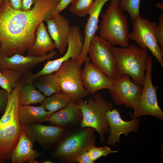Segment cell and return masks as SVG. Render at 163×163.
I'll list each match as a JSON object with an SVG mask.
<instances>
[{
    "mask_svg": "<svg viewBox=\"0 0 163 163\" xmlns=\"http://www.w3.org/2000/svg\"><path fill=\"white\" fill-rule=\"evenodd\" d=\"M152 57L149 56L142 92L133 114H130L132 119L149 115L163 120V112L158 105L156 96L158 87L154 86L152 81Z\"/></svg>",
    "mask_w": 163,
    "mask_h": 163,
    "instance_id": "8992f818",
    "label": "cell"
},
{
    "mask_svg": "<svg viewBox=\"0 0 163 163\" xmlns=\"http://www.w3.org/2000/svg\"><path fill=\"white\" fill-rule=\"evenodd\" d=\"M4 0H0V7L1 6V5H2Z\"/></svg>",
    "mask_w": 163,
    "mask_h": 163,
    "instance_id": "74e56055",
    "label": "cell"
},
{
    "mask_svg": "<svg viewBox=\"0 0 163 163\" xmlns=\"http://www.w3.org/2000/svg\"><path fill=\"white\" fill-rule=\"evenodd\" d=\"M118 2L122 11L128 12L132 20L140 15V0H118Z\"/></svg>",
    "mask_w": 163,
    "mask_h": 163,
    "instance_id": "83f0119b",
    "label": "cell"
},
{
    "mask_svg": "<svg viewBox=\"0 0 163 163\" xmlns=\"http://www.w3.org/2000/svg\"><path fill=\"white\" fill-rule=\"evenodd\" d=\"M46 97L36 88L32 83H26L20 90L18 97V104L19 105H27L41 104Z\"/></svg>",
    "mask_w": 163,
    "mask_h": 163,
    "instance_id": "cb8c5ba5",
    "label": "cell"
},
{
    "mask_svg": "<svg viewBox=\"0 0 163 163\" xmlns=\"http://www.w3.org/2000/svg\"><path fill=\"white\" fill-rule=\"evenodd\" d=\"M110 0H94L89 11V18L84 30L85 37L82 52L77 60L81 66L85 61L90 60L87 56L88 48L91 41L95 35L98 28L99 18L102 9L105 3Z\"/></svg>",
    "mask_w": 163,
    "mask_h": 163,
    "instance_id": "e0dca14e",
    "label": "cell"
},
{
    "mask_svg": "<svg viewBox=\"0 0 163 163\" xmlns=\"http://www.w3.org/2000/svg\"><path fill=\"white\" fill-rule=\"evenodd\" d=\"M155 35L158 43L163 50V13H161L159 17V23L155 30Z\"/></svg>",
    "mask_w": 163,
    "mask_h": 163,
    "instance_id": "f546056e",
    "label": "cell"
},
{
    "mask_svg": "<svg viewBox=\"0 0 163 163\" xmlns=\"http://www.w3.org/2000/svg\"><path fill=\"white\" fill-rule=\"evenodd\" d=\"M112 45L96 34L90 44L88 53L92 63L99 67L108 77L114 79L118 75L116 58Z\"/></svg>",
    "mask_w": 163,
    "mask_h": 163,
    "instance_id": "9c48e42d",
    "label": "cell"
},
{
    "mask_svg": "<svg viewBox=\"0 0 163 163\" xmlns=\"http://www.w3.org/2000/svg\"><path fill=\"white\" fill-rule=\"evenodd\" d=\"M36 0H22V5L21 10L23 11H28L31 8L32 5L34 4Z\"/></svg>",
    "mask_w": 163,
    "mask_h": 163,
    "instance_id": "836d02e7",
    "label": "cell"
},
{
    "mask_svg": "<svg viewBox=\"0 0 163 163\" xmlns=\"http://www.w3.org/2000/svg\"><path fill=\"white\" fill-rule=\"evenodd\" d=\"M35 35L34 42L27 51V55L43 57L47 55L48 52H51L56 48L43 22L37 27Z\"/></svg>",
    "mask_w": 163,
    "mask_h": 163,
    "instance_id": "44dd1931",
    "label": "cell"
},
{
    "mask_svg": "<svg viewBox=\"0 0 163 163\" xmlns=\"http://www.w3.org/2000/svg\"><path fill=\"white\" fill-rule=\"evenodd\" d=\"M94 0H72L69 9L72 14L80 17L88 14Z\"/></svg>",
    "mask_w": 163,
    "mask_h": 163,
    "instance_id": "4316f807",
    "label": "cell"
},
{
    "mask_svg": "<svg viewBox=\"0 0 163 163\" xmlns=\"http://www.w3.org/2000/svg\"><path fill=\"white\" fill-rule=\"evenodd\" d=\"M46 22L48 31L56 48L60 53L63 54L68 45V38L71 28L68 20L59 13Z\"/></svg>",
    "mask_w": 163,
    "mask_h": 163,
    "instance_id": "d6986e66",
    "label": "cell"
},
{
    "mask_svg": "<svg viewBox=\"0 0 163 163\" xmlns=\"http://www.w3.org/2000/svg\"></svg>",
    "mask_w": 163,
    "mask_h": 163,
    "instance_id": "ab89813d",
    "label": "cell"
},
{
    "mask_svg": "<svg viewBox=\"0 0 163 163\" xmlns=\"http://www.w3.org/2000/svg\"><path fill=\"white\" fill-rule=\"evenodd\" d=\"M156 6L160 8L163 9V4L160 3H157L156 5Z\"/></svg>",
    "mask_w": 163,
    "mask_h": 163,
    "instance_id": "d590c367",
    "label": "cell"
},
{
    "mask_svg": "<svg viewBox=\"0 0 163 163\" xmlns=\"http://www.w3.org/2000/svg\"><path fill=\"white\" fill-rule=\"evenodd\" d=\"M87 151L91 159L94 162L102 156L106 157L109 154L117 152L116 150H111L107 145L100 147L94 145L89 148Z\"/></svg>",
    "mask_w": 163,
    "mask_h": 163,
    "instance_id": "f1b7e54d",
    "label": "cell"
},
{
    "mask_svg": "<svg viewBox=\"0 0 163 163\" xmlns=\"http://www.w3.org/2000/svg\"><path fill=\"white\" fill-rule=\"evenodd\" d=\"M84 39L79 27L75 25L71 26L68 38V48L65 54L55 60H47L40 71L31 75V78L34 80L40 76L58 71L62 63L70 59L77 60L82 51Z\"/></svg>",
    "mask_w": 163,
    "mask_h": 163,
    "instance_id": "30bf717a",
    "label": "cell"
},
{
    "mask_svg": "<svg viewBox=\"0 0 163 163\" xmlns=\"http://www.w3.org/2000/svg\"><path fill=\"white\" fill-rule=\"evenodd\" d=\"M60 0H36L28 11L14 9L8 0L0 7V52L7 56L23 55L34 42L38 25L57 14Z\"/></svg>",
    "mask_w": 163,
    "mask_h": 163,
    "instance_id": "6da1fadb",
    "label": "cell"
},
{
    "mask_svg": "<svg viewBox=\"0 0 163 163\" xmlns=\"http://www.w3.org/2000/svg\"><path fill=\"white\" fill-rule=\"evenodd\" d=\"M57 53L53 50L46 56L39 57L19 54L7 56L0 52V69H12L25 75L31 72V69L38 64L52 59Z\"/></svg>",
    "mask_w": 163,
    "mask_h": 163,
    "instance_id": "2e32d148",
    "label": "cell"
},
{
    "mask_svg": "<svg viewBox=\"0 0 163 163\" xmlns=\"http://www.w3.org/2000/svg\"><path fill=\"white\" fill-rule=\"evenodd\" d=\"M34 143L22 130L18 142L11 154V162L39 163L36 159L42 154L34 149Z\"/></svg>",
    "mask_w": 163,
    "mask_h": 163,
    "instance_id": "ffe728a7",
    "label": "cell"
},
{
    "mask_svg": "<svg viewBox=\"0 0 163 163\" xmlns=\"http://www.w3.org/2000/svg\"><path fill=\"white\" fill-rule=\"evenodd\" d=\"M132 31L128 35L129 40L136 41L143 50L151 51L163 67V50L157 41L155 30L157 24L142 18L140 15L132 20Z\"/></svg>",
    "mask_w": 163,
    "mask_h": 163,
    "instance_id": "52a82bcc",
    "label": "cell"
},
{
    "mask_svg": "<svg viewBox=\"0 0 163 163\" xmlns=\"http://www.w3.org/2000/svg\"><path fill=\"white\" fill-rule=\"evenodd\" d=\"M11 7L14 9L18 10H21L22 0H8Z\"/></svg>",
    "mask_w": 163,
    "mask_h": 163,
    "instance_id": "e575fe53",
    "label": "cell"
},
{
    "mask_svg": "<svg viewBox=\"0 0 163 163\" xmlns=\"http://www.w3.org/2000/svg\"><path fill=\"white\" fill-rule=\"evenodd\" d=\"M77 101L82 114L80 126L94 128L99 135L101 142L104 143L105 134L109 131L106 112L112 109L113 103L104 98L100 93L93 95L87 101L82 99Z\"/></svg>",
    "mask_w": 163,
    "mask_h": 163,
    "instance_id": "5b68a950",
    "label": "cell"
},
{
    "mask_svg": "<svg viewBox=\"0 0 163 163\" xmlns=\"http://www.w3.org/2000/svg\"><path fill=\"white\" fill-rule=\"evenodd\" d=\"M1 70L0 86L10 94L24 74L21 72L12 69Z\"/></svg>",
    "mask_w": 163,
    "mask_h": 163,
    "instance_id": "484cf974",
    "label": "cell"
},
{
    "mask_svg": "<svg viewBox=\"0 0 163 163\" xmlns=\"http://www.w3.org/2000/svg\"><path fill=\"white\" fill-rule=\"evenodd\" d=\"M72 0H60V1L55 8V11L57 14H59L65 9L71 3Z\"/></svg>",
    "mask_w": 163,
    "mask_h": 163,
    "instance_id": "d6a6232c",
    "label": "cell"
},
{
    "mask_svg": "<svg viewBox=\"0 0 163 163\" xmlns=\"http://www.w3.org/2000/svg\"><path fill=\"white\" fill-rule=\"evenodd\" d=\"M118 0H110L109 6L102 15L100 36L113 46L125 47L129 45L127 17L120 9Z\"/></svg>",
    "mask_w": 163,
    "mask_h": 163,
    "instance_id": "3957f363",
    "label": "cell"
},
{
    "mask_svg": "<svg viewBox=\"0 0 163 163\" xmlns=\"http://www.w3.org/2000/svg\"><path fill=\"white\" fill-rule=\"evenodd\" d=\"M113 51L117 61L118 75H128L135 83L142 85L149 56L148 51L132 44L125 47L113 46Z\"/></svg>",
    "mask_w": 163,
    "mask_h": 163,
    "instance_id": "277c9868",
    "label": "cell"
},
{
    "mask_svg": "<svg viewBox=\"0 0 163 163\" xmlns=\"http://www.w3.org/2000/svg\"><path fill=\"white\" fill-rule=\"evenodd\" d=\"M22 129L34 142H37L45 151L54 146L65 129L57 126L42 123L23 125Z\"/></svg>",
    "mask_w": 163,
    "mask_h": 163,
    "instance_id": "7c38bea8",
    "label": "cell"
},
{
    "mask_svg": "<svg viewBox=\"0 0 163 163\" xmlns=\"http://www.w3.org/2000/svg\"><path fill=\"white\" fill-rule=\"evenodd\" d=\"M96 130L80 126L66 129L51 153L59 162L74 163L82 152L94 146Z\"/></svg>",
    "mask_w": 163,
    "mask_h": 163,
    "instance_id": "7a4b0ae2",
    "label": "cell"
},
{
    "mask_svg": "<svg viewBox=\"0 0 163 163\" xmlns=\"http://www.w3.org/2000/svg\"><path fill=\"white\" fill-rule=\"evenodd\" d=\"M76 162L79 163H93L94 162L91 159L87 150L80 154L77 158Z\"/></svg>",
    "mask_w": 163,
    "mask_h": 163,
    "instance_id": "1f68e13d",
    "label": "cell"
},
{
    "mask_svg": "<svg viewBox=\"0 0 163 163\" xmlns=\"http://www.w3.org/2000/svg\"><path fill=\"white\" fill-rule=\"evenodd\" d=\"M1 69H0V75H1Z\"/></svg>",
    "mask_w": 163,
    "mask_h": 163,
    "instance_id": "f35d334b",
    "label": "cell"
},
{
    "mask_svg": "<svg viewBox=\"0 0 163 163\" xmlns=\"http://www.w3.org/2000/svg\"><path fill=\"white\" fill-rule=\"evenodd\" d=\"M10 94L6 91L0 89V110L4 112Z\"/></svg>",
    "mask_w": 163,
    "mask_h": 163,
    "instance_id": "4dcf8cb0",
    "label": "cell"
},
{
    "mask_svg": "<svg viewBox=\"0 0 163 163\" xmlns=\"http://www.w3.org/2000/svg\"><path fill=\"white\" fill-rule=\"evenodd\" d=\"M53 113L46 110L40 106L30 105H19L18 112V120L21 126L48 121Z\"/></svg>",
    "mask_w": 163,
    "mask_h": 163,
    "instance_id": "7402d4cb",
    "label": "cell"
},
{
    "mask_svg": "<svg viewBox=\"0 0 163 163\" xmlns=\"http://www.w3.org/2000/svg\"><path fill=\"white\" fill-rule=\"evenodd\" d=\"M43 163H53L52 161H44L43 162Z\"/></svg>",
    "mask_w": 163,
    "mask_h": 163,
    "instance_id": "8d00e7d4",
    "label": "cell"
},
{
    "mask_svg": "<svg viewBox=\"0 0 163 163\" xmlns=\"http://www.w3.org/2000/svg\"><path fill=\"white\" fill-rule=\"evenodd\" d=\"M73 100L64 93H56L46 97L40 106L46 110L54 113L65 107Z\"/></svg>",
    "mask_w": 163,
    "mask_h": 163,
    "instance_id": "d4e9b609",
    "label": "cell"
},
{
    "mask_svg": "<svg viewBox=\"0 0 163 163\" xmlns=\"http://www.w3.org/2000/svg\"><path fill=\"white\" fill-rule=\"evenodd\" d=\"M106 116L109 126V135L106 141L107 145L114 146L117 142L120 143L121 134L128 137L130 133L138 130L140 123L139 118L125 121L121 118L120 110L117 108L108 110Z\"/></svg>",
    "mask_w": 163,
    "mask_h": 163,
    "instance_id": "4fadbf2b",
    "label": "cell"
},
{
    "mask_svg": "<svg viewBox=\"0 0 163 163\" xmlns=\"http://www.w3.org/2000/svg\"><path fill=\"white\" fill-rule=\"evenodd\" d=\"M81 77L83 86L89 95H93L101 89H110L114 84V79L108 77L90 60L85 62L84 68L81 71Z\"/></svg>",
    "mask_w": 163,
    "mask_h": 163,
    "instance_id": "9a60e30c",
    "label": "cell"
},
{
    "mask_svg": "<svg viewBox=\"0 0 163 163\" xmlns=\"http://www.w3.org/2000/svg\"><path fill=\"white\" fill-rule=\"evenodd\" d=\"M81 67L76 60L70 59L63 62L57 71L60 92L76 101L89 95L83 84Z\"/></svg>",
    "mask_w": 163,
    "mask_h": 163,
    "instance_id": "ba28073f",
    "label": "cell"
},
{
    "mask_svg": "<svg viewBox=\"0 0 163 163\" xmlns=\"http://www.w3.org/2000/svg\"><path fill=\"white\" fill-rule=\"evenodd\" d=\"M22 126L18 115L0 123V163L10 160L11 153L19 140Z\"/></svg>",
    "mask_w": 163,
    "mask_h": 163,
    "instance_id": "5bb4252c",
    "label": "cell"
},
{
    "mask_svg": "<svg viewBox=\"0 0 163 163\" xmlns=\"http://www.w3.org/2000/svg\"><path fill=\"white\" fill-rule=\"evenodd\" d=\"M114 80L113 86L109 91L115 104L134 109L141 95L142 85L135 83L128 75H117Z\"/></svg>",
    "mask_w": 163,
    "mask_h": 163,
    "instance_id": "8fae6325",
    "label": "cell"
},
{
    "mask_svg": "<svg viewBox=\"0 0 163 163\" xmlns=\"http://www.w3.org/2000/svg\"><path fill=\"white\" fill-rule=\"evenodd\" d=\"M36 88L46 97L60 92L57 72L40 76L32 82Z\"/></svg>",
    "mask_w": 163,
    "mask_h": 163,
    "instance_id": "603a6c76",
    "label": "cell"
},
{
    "mask_svg": "<svg viewBox=\"0 0 163 163\" xmlns=\"http://www.w3.org/2000/svg\"><path fill=\"white\" fill-rule=\"evenodd\" d=\"M82 111L77 101L73 100L66 107L53 113L48 122L50 125L64 129L80 126Z\"/></svg>",
    "mask_w": 163,
    "mask_h": 163,
    "instance_id": "ac0fdd59",
    "label": "cell"
}]
</instances>
